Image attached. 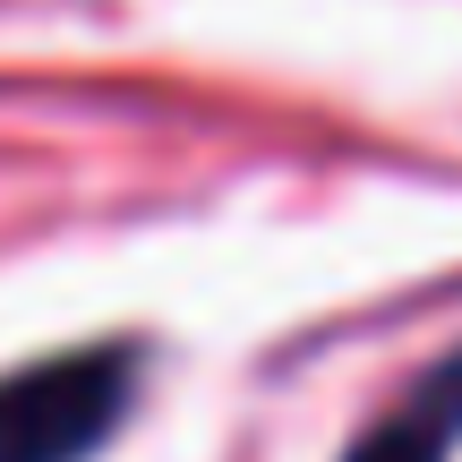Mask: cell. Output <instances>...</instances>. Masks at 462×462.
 Segmentation results:
<instances>
[{
    "mask_svg": "<svg viewBox=\"0 0 462 462\" xmlns=\"http://www.w3.org/2000/svg\"><path fill=\"white\" fill-rule=\"evenodd\" d=\"M137 343H86L0 377V462H86L129 420Z\"/></svg>",
    "mask_w": 462,
    "mask_h": 462,
    "instance_id": "cell-1",
    "label": "cell"
},
{
    "mask_svg": "<svg viewBox=\"0 0 462 462\" xmlns=\"http://www.w3.org/2000/svg\"><path fill=\"white\" fill-rule=\"evenodd\" d=\"M454 446H462V343H454L446 360H437L343 462H446Z\"/></svg>",
    "mask_w": 462,
    "mask_h": 462,
    "instance_id": "cell-2",
    "label": "cell"
}]
</instances>
